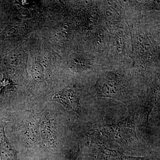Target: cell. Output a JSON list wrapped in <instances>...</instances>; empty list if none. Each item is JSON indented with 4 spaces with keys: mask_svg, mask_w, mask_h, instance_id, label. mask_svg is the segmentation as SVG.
<instances>
[{
    "mask_svg": "<svg viewBox=\"0 0 160 160\" xmlns=\"http://www.w3.org/2000/svg\"><path fill=\"white\" fill-rule=\"evenodd\" d=\"M103 130L109 138L121 146H134L138 142L136 132L134 115L132 114H129L120 122L106 125L103 127Z\"/></svg>",
    "mask_w": 160,
    "mask_h": 160,
    "instance_id": "6da1fadb",
    "label": "cell"
},
{
    "mask_svg": "<svg viewBox=\"0 0 160 160\" xmlns=\"http://www.w3.org/2000/svg\"><path fill=\"white\" fill-rule=\"evenodd\" d=\"M98 93L104 97L120 99L126 91L124 82L115 74L104 75L97 84Z\"/></svg>",
    "mask_w": 160,
    "mask_h": 160,
    "instance_id": "7a4b0ae2",
    "label": "cell"
},
{
    "mask_svg": "<svg viewBox=\"0 0 160 160\" xmlns=\"http://www.w3.org/2000/svg\"><path fill=\"white\" fill-rule=\"evenodd\" d=\"M51 99L62 104L66 109L75 112L78 114L82 113L79 99L72 89H67L56 92Z\"/></svg>",
    "mask_w": 160,
    "mask_h": 160,
    "instance_id": "3957f363",
    "label": "cell"
},
{
    "mask_svg": "<svg viewBox=\"0 0 160 160\" xmlns=\"http://www.w3.org/2000/svg\"><path fill=\"white\" fill-rule=\"evenodd\" d=\"M8 121L0 120V158L1 160H18V152L10 143L5 133Z\"/></svg>",
    "mask_w": 160,
    "mask_h": 160,
    "instance_id": "277c9868",
    "label": "cell"
},
{
    "mask_svg": "<svg viewBox=\"0 0 160 160\" xmlns=\"http://www.w3.org/2000/svg\"><path fill=\"white\" fill-rule=\"evenodd\" d=\"M40 130L44 143L50 147H54L56 142V134L52 120L48 114L43 116L40 124Z\"/></svg>",
    "mask_w": 160,
    "mask_h": 160,
    "instance_id": "5b68a950",
    "label": "cell"
},
{
    "mask_svg": "<svg viewBox=\"0 0 160 160\" xmlns=\"http://www.w3.org/2000/svg\"><path fill=\"white\" fill-rule=\"evenodd\" d=\"M38 127L34 120H28L24 125L23 133L26 142L30 145H33L37 141Z\"/></svg>",
    "mask_w": 160,
    "mask_h": 160,
    "instance_id": "8992f818",
    "label": "cell"
},
{
    "mask_svg": "<svg viewBox=\"0 0 160 160\" xmlns=\"http://www.w3.org/2000/svg\"><path fill=\"white\" fill-rule=\"evenodd\" d=\"M69 66L73 70L80 72L91 68V61L83 56L77 55L71 59Z\"/></svg>",
    "mask_w": 160,
    "mask_h": 160,
    "instance_id": "52a82bcc",
    "label": "cell"
},
{
    "mask_svg": "<svg viewBox=\"0 0 160 160\" xmlns=\"http://www.w3.org/2000/svg\"><path fill=\"white\" fill-rule=\"evenodd\" d=\"M31 74L36 82H40L44 80V68L42 64L38 61L33 63L32 67Z\"/></svg>",
    "mask_w": 160,
    "mask_h": 160,
    "instance_id": "ba28073f",
    "label": "cell"
},
{
    "mask_svg": "<svg viewBox=\"0 0 160 160\" xmlns=\"http://www.w3.org/2000/svg\"><path fill=\"white\" fill-rule=\"evenodd\" d=\"M15 84L6 74L4 75L2 79L0 81V94L14 90Z\"/></svg>",
    "mask_w": 160,
    "mask_h": 160,
    "instance_id": "9c48e42d",
    "label": "cell"
},
{
    "mask_svg": "<svg viewBox=\"0 0 160 160\" xmlns=\"http://www.w3.org/2000/svg\"><path fill=\"white\" fill-rule=\"evenodd\" d=\"M106 14L109 19L116 21L119 19V11L113 6H108L106 10Z\"/></svg>",
    "mask_w": 160,
    "mask_h": 160,
    "instance_id": "30bf717a",
    "label": "cell"
},
{
    "mask_svg": "<svg viewBox=\"0 0 160 160\" xmlns=\"http://www.w3.org/2000/svg\"><path fill=\"white\" fill-rule=\"evenodd\" d=\"M19 57L18 51H15V50L10 52L6 56V61L9 66H14L17 64Z\"/></svg>",
    "mask_w": 160,
    "mask_h": 160,
    "instance_id": "8fae6325",
    "label": "cell"
},
{
    "mask_svg": "<svg viewBox=\"0 0 160 160\" xmlns=\"http://www.w3.org/2000/svg\"><path fill=\"white\" fill-rule=\"evenodd\" d=\"M111 160H151L145 158L135 157L127 156L124 155L116 153Z\"/></svg>",
    "mask_w": 160,
    "mask_h": 160,
    "instance_id": "7c38bea8",
    "label": "cell"
},
{
    "mask_svg": "<svg viewBox=\"0 0 160 160\" xmlns=\"http://www.w3.org/2000/svg\"><path fill=\"white\" fill-rule=\"evenodd\" d=\"M18 3H19L20 5H22V6H28V5H30V2H27L26 1H22L21 2L19 1Z\"/></svg>",
    "mask_w": 160,
    "mask_h": 160,
    "instance_id": "4fadbf2b",
    "label": "cell"
},
{
    "mask_svg": "<svg viewBox=\"0 0 160 160\" xmlns=\"http://www.w3.org/2000/svg\"><path fill=\"white\" fill-rule=\"evenodd\" d=\"M79 152V149H78L77 152H76V153L75 154V155L74 157H72L71 158V160H76V159L77 158L78 153Z\"/></svg>",
    "mask_w": 160,
    "mask_h": 160,
    "instance_id": "5bb4252c",
    "label": "cell"
}]
</instances>
